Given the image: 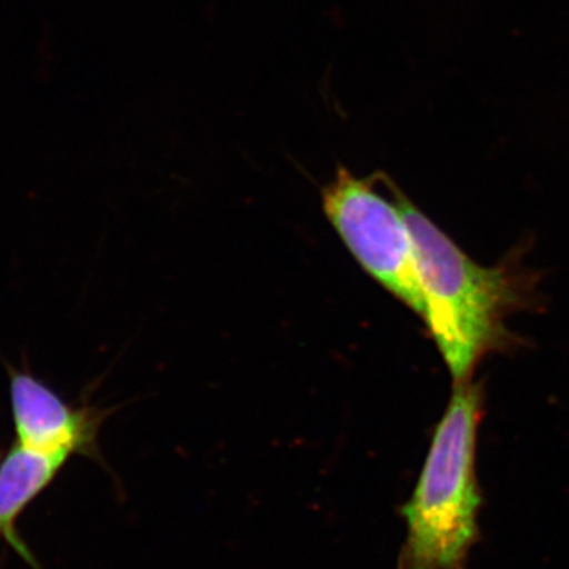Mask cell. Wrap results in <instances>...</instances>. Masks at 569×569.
I'll return each instance as SVG.
<instances>
[{"mask_svg": "<svg viewBox=\"0 0 569 569\" xmlns=\"http://www.w3.org/2000/svg\"><path fill=\"white\" fill-rule=\"evenodd\" d=\"M376 174L361 179L339 167L323 189L329 222L377 282L425 320L413 242L396 200L378 192Z\"/></svg>", "mask_w": 569, "mask_h": 569, "instance_id": "cell-3", "label": "cell"}, {"mask_svg": "<svg viewBox=\"0 0 569 569\" xmlns=\"http://www.w3.org/2000/svg\"><path fill=\"white\" fill-rule=\"evenodd\" d=\"M481 419V385L459 381L413 496L399 509L407 538L397 569H467L470 550L481 538L478 516L485 503L477 477Z\"/></svg>", "mask_w": 569, "mask_h": 569, "instance_id": "cell-2", "label": "cell"}, {"mask_svg": "<svg viewBox=\"0 0 569 569\" xmlns=\"http://www.w3.org/2000/svg\"><path fill=\"white\" fill-rule=\"evenodd\" d=\"M69 458L22 447L11 441L0 458V541H6L29 567L41 569L36 556L18 531V520L32 501L44 492Z\"/></svg>", "mask_w": 569, "mask_h": 569, "instance_id": "cell-5", "label": "cell"}, {"mask_svg": "<svg viewBox=\"0 0 569 569\" xmlns=\"http://www.w3.org/2000/svg\"><path fill=\"white\" fill-rule=\"evenodd\" d=\"M7 373L13 441L48 455L102 460L99 432L103 410L88 402H69L28 366L7 365Z\"/></svg>", "mask_w": 569, "mask_h": 569, "instance_id": "cell-4", "label": "cell"}, {"mask_svg": "<svg viewBox=\"0 0 569 569\" xmlns=\"http://www.w3.org/2000/svg\"><path fill=\"white\" fill-rule=\"evenodd\" d=\"M402 212L425 299V321L455 383L471 380L479 359L507 342L505 320L520 302L507 268L478 264L388 179Z\"/></svg>", "mask_w": 569, "mask_h": 569, "instance_id": "cell-1", "label": "cell"}]
</instances>
